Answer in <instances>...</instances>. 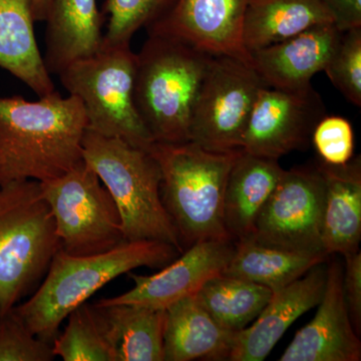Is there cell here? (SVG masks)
Returning a JSON list of instances; mask_svg holds the SVG:
<instances>
[{
  "label": "cell",
  "instance_id": "2",
  "mask_svg": "<svg viewBox=\"0 0 361 361\" xmlns=\"http://www.w3.org/2000/svg\"><path fill=\"white\" fill-rule=\"evenodd\" d=\"M180 252L155 240L125 241L96 255L73 256L59 249L37 290L13 308L42 341L52 344L59 327L78 306L121 275L137 268H163Z\"/></svg>",
  "mask_w": 361,
  "mask_h": 361
},
{
  "label": "cell",
  "instance_id": "20",
  "mask_svg": "<svg viewBox=\"0 0 361 361\" xmlns=\"http://www.w3.org/2000/svg\"><path fill=\"white\" fill-rule=\"evenodd\" d=\"M45 66L58 75L102 49V16L97 0H51L47 13Z\"/></svg>",
  "mask_w": 361,
  "mask_h": 361
},
{
  "label": "cell",
  "instance_id": "10",
  "mask_svg": "<svg viewBox=\"0 0 361 361\" xmlns=\"http://www.w3.org/2000/svg\"><path fill=\"white\" fill-rule=\"evenodd\" d=\"M323 209L324 183L317 166L284 171L250 238L281 250L326 254L322 241Z\"/></svg>",
  "mask_w": 361,
  "mask_h": 361
},
{
  "label": "cell",
  "instance_id": "22",
  "mask_svg": "<svg viewBox=\"0 0 361 361\" xmlns=\"http://www.w3.org/2000/svg\"><path fill=\"white\" fill-rule=\"evenodd\" d=\"M114 361H164L166 311L135 304H94Z\"/></svg>",
  "mask_w": 361,
  "mask_h": 361
},
{
  "label": "cell",
  "instance_id": "32",
  "mask_svg": "<svg viewBox=\"0 0 361 361\" xmlns=\"http://www.w3.org/2000/svg\"><path fill=\"white\" fill-rule=\"evenodd\" d=\"M341 32L361 27V0H322Z\"/></svg>",
  "mask_w": 361,
  "mask_h": 361
},
{
  "label": "cell",
  "instance_id": "4",
  "mask_svg": "<svg viewBox=\"0 0 361 361\" xmlns=\"http://www.w3.org/2000/svg\"><path fill=\"white\" fill-rule=\"evenodd\" d=\"M241 151L218 153L193 142L152 146L161 172V200L183 248L204 240L231 239L223 216L225 188Z\"/></svg>",
  "mask_w": 361,
  "mask_h": 361
},
{
  "label": "cell",
  "instance_id": "25",
  "mask_svg": "<svg viewBox=\"0 0 361 361\" xmlns=\"http://www.w3.org/2000/svg\"><path fill=\"white\" fill-rule=\"evenodd\" d=\"M195 295L218 324L238 332L258 317L273 292L262 285L220 274L208 280Z\"/></svg>",
  "mask_w": 361,
  "mask_h": 361
},
{
  "label": "cell",
  "instance_id": "18",
  "mask_svg": "<svg viewBox=\"0 0 361 361\" xmlns=\"http://www.w3.org/2000/svg\"><path fill=\"white\" fill-rule=\"evenodd\" d=\"M284 171L278 160L240 152L225 188L223 216L230 238H250L259 215Z\"/></svg>",
  "mask_w": 361,
  "mask_h": 361
},
{
  "label": "cell",
  "instance_id": "7",
  "mask_svg": "<svg viewBox=\"0 0 361 361\" xmlns=\"http://www.w3.org/2000/svg\"><path fill=\"white\" fill-rule=\"evenodd\" d=\"M135 63L137 54L130 44H104L96 54L71 63L59 77L68 94L84 106L87 130L149 151L155 141L135 106Z\"/></svg>",
  "mask_w": 361,
  "mask_h": 361
},
{
  "label": "cell",
  "instance_id": "23",
  "mask_svg": "<svg viewBox=\"0 0 361 361\" xmlns=\"http://www.w3.org/2000/svg\"><path fill=\"white\" fill-rule=\"evenodd\" d=\"M334 23L322 0H249L243 42L252 52L278 44L313 26Z\"/></svg>",
  "mask_w": 361,
  "mask_h": 361
},
{
  "label": "cell",
  "instance_id": "6",
  "mask_svg": "<svg viewBox=\"0 0 361 361\" xmlns=\"http://www.w3.org/2000/svg\"><path fill=\"white\" fill-rule=\"evenodd\" d=\"M59 249L40 182L18 180L0 187V317L37 290Z\"/></svg>",
  "mask_w": 361,
  "mask_h": 361
},
{
  "label": "cell",
  "instance_id": "11",
  "mask_svg": "<svg viewBox=\"0 0 361 361\" xmlns=\"http://www.w3.org/2000/svg\"><path fill=\"white\" fill-rule=\"evenodd\" d=\"M325 114L322 97L312 87L300 92L264 87L252 109L241 149L279 160L306 146Z\"/></svg>",
  "mask_w": 361,
  "mask_h": 361
},
{
  "label": "cell",
  "instance_id": "31",
  "mask_svg": "<svg viewBox=\"0 0 361 361\" xmlns=\"http://www.w3.org/2000/svg\"><path fill=\"white\" fill-rule=\"evenodd\" d=\"M343 291L351 323L356 334L361 331V253L360 251L344 255Z\"/></svg>",
  "mask_w": 361,
  "mask_h": 361
},
{
  "label": "cell",
  "instance_id": "33",
  "mask_svg": "<svg viewBox=\"0 0 361 361\" xmlns=\"http://www.w3.org/2000/svg\"><path fill=\"white\" fill-rule=\"evenodd\" d=\"M51 0H32L35 21L47 20Z\"/></svg>",
  "mask_w": 361,
  "mask_h": 361
},
{
  "label": "cell",
  "instance_id": "29",
  "mask_svg": "<svg viewBox=\"0 0 361 361\" xmlns=\"http://www.w3.org/2000/svg\"><path fill=\"white\" fill-rule=\"evenodd\" d=\"M54 358L52 344L33 334L13 310L0 317V361H51Z\"/></svg>",
  "mask_w": 361,
  "mask_h": 361
},
{
  "label": "cell",
  "instance_id": "15",
  "mask_svg": "<svg viewBox=\"0 0 361 361\" xmlns=\"http://www.w3.org/2000/svg\"><path fill=\"white\" fill-rule=\"evenodd\" d=\"M314 266L303 276L273 292L269 302L253 324L235 334L229 360H264L292 323L320 302L326 284L327 267Z\"/></svg>",
  "mask_w": 361,
  "mask_h": 361
},
{
  "label": "cell",
  "instance_id": "12",
  "mask_svg": "<svg viewBox=\"0 0 361 361\" xmlns=\"http://www.w3.org/2000/svg\"><path fill=\"white\" fill-rule=\"evenodd\" d=\"M249 0H175L149 27L148 33L169 35L213 56H230L252 65L243 42Z\"/></svg>",
  "mask_w": 361,
  "mask_h": 361
},
{
  "label": "cell",
  "instance_id": "19",
  "mask_svg": "<svg viewBox=\"0 0 361 361\" xmlns=\"http://www.w3.org/2000/svg\"><path fill=\"white\" fill-rule=\"evenodd\" d=\"M164 361L229 360L236 332L221 326L196 295L165 310Z\"/></svg>",
  "mask_w": 361,
  "mask_h": 361
},
{
  "label": "cell",
  "instance_id": "21",
  "mask_svg": "<svg viewBox=\"0 0 361 361\" xmlns=\"http://www.w3.org/2000/svg\"><path fill=\"white\" fill-rule=\"evenodd\" d=\"M32 0H0V68L39 97L56 90L37 44Z\"/></svg>",
  "mask_w": 361,
  "mask_h": 361
},
{
  "label": "cell",
  "instance_id": "16",
  "mask_svg": "<svg viewBox=\"0 0 361 361\" xmlns=\"http://www.w3.org/2000/svg\"><path fill=\"white\" fill-rule=\"evenodd\" d=\"M342 33L334 23L313 26L295 37L250 52L252 66L274 89L307 90L316 73L324 71Z\"/></svg>",
  "mask_w": 361,
  "mask_h": 361
},
{
  "label": "cell",
  "instance_id": "26",
  "mask_svg": "<svg viewBox=\"0 0 361 361\" xmlns=\"http://www.w3.org/2000/svg\"><path fill=\"white\" fill-rule=\"evenodd\" d=\"M66 319L63 334L52 342L56 357L63 361H114L94 304L82 303Z\"/></svg>",
  "mask_w": 361,
  "mask_h": 361
},
{
  "label": "cell",
  "instance_id": "13",
  "mask_svg": "<svg viewBox=\"0 0 361 361\" xmlns=\"http://www.w3.org/2000/svg\"><path fill=\"white\" fill-rule=\"evenodd\" d=\"M235 243L232 239H211L197 242L178 259H174L156 274L128 272L134 287L97 304H135L165 310L171 304L195 295L211 278L222 274L231 260Z\"/></svg>",
  "mask_w": 361,
  "mask_h": 361
},
{
  "label": "cell",
  "instance_id": "8",
  "mask_svg": "<svg viewBox=\"0 0 361 361\" xmlns=\"http://www.w3.org/2000/svg\"><path fill=\"white\" fill-rule=\"evenodd\" d=\"M40 186L66 253L96 255L126 241L115 202L84 159L66 174L40 182Z\"/></svg>",
  "mask_w": 361,
  "mask_h": 361
},
{
  "label": "cell",
  "instance_id": "9",
  "mask_svg": "<svg viewBox=\"0 0 361 361\" xmlns=\"http://www.w3.org/2000/svg\"><path fill=\"white\" fill-rule=\"evenodd\" d=\"M264 87L250 63L213 56L195 104L190 142L218 153L241 149L252 109Z\"/></svg>",
  "mask_w": 361,
  "mask_h": 361
},
{
  "label": "cell",
  "instance_id": "14",
  "mask_svg": "<svg viewBox=\"0 0 361 361\" xmlns=\"http://www.w3.org/2000/svg\"><path fill=\"white\" fill-rule=\"evenodd\" d=\"M317 312L299 329L279 361H360L361 343L344 298L343 266L332 260Z\"/></svg>",
  "mask_w": 361,
  "mask_h": 361
},
{
  "label": "cell",
  "instance_id": "24",
  "mask_svg": "<svg viewBox=\"0 0 361 361\" xmlns=\"http://www.w3.org/2000/svg\"><path fill=\"white\" fill-rule=\"evenodd\" d=\"M326 254H305L263 245L246 238L235 243L231 260L222 274L262 285L272 292L303 276L311 268L325 263Z\"/></svg>",
  "mask_w": 361,
  "mask_h": 361
},
{
  "label": "cell",
  "instance_id": "3",
  "mask_svg": "<svg viewBox=\"0 0 361 361\" xmlns=\"http://www.w3.org/2000/svg\"><path fill=\"white\" fill-rule=\"evenodd\" d=\"M212 59L183 40L149 33L137 54L134 97L155 142H190L195 104Z\"/></svg>",
  "mask_w": 361,
  "mask_h": 361
},
{
  "label": "cell",
  "instance_id": "28",
  "mask_svg": "<svg viewBox=\"0 0 361 361\" xmlns=\"http://www.w3.org/2000/svg\"><path fill=\"white\" fill-rule=\"evenodd\" d=\"M324 71L348 102L361 106V27L342 33Z\"/></svg>",
  "mask_w": 361,
  "mask_h": 361
},
{
  "label": "cell",
  "instance_id": "27",
  "mask_svg": "<svg viewBox=\"0 0 361 361\" xmlns=\"http://www.w3.org/2000/svg\"><path fill=\"white\" fill-rule=\"evenodd\" d=\"M175 0H106L104 11L109 14L104 44H130L135 33L149 27L161 18Z\"/></svg>",
  "mask_w": 361,
  "mask_h": 361
},
{
  "label": "cell",
  "instance_id": "1",
  "mask_svg": "<svg viewBox=\"0 0 361 361\" xmlns=\"http://www.w3.org/2000/svg\"><path fill=\"white\" fill-rule=\"evenodd\" d=\"M87 129L84 106L71 94L0 97V187L66 174L82 160Z\"/></svg>",
  "mask_w": 361,
  "mask_h": 361
},
{
  "label": "cell",
  "instance_id": "30",
  "mask_svg": "<svg viewBox=\"0 0 361 361\" xmlns=\"http://www.w3.org/2000/svg\"><path fill=\"white\" fill-rule=\"evenodd\" d=\"M313 145L323 163L345 165L353 159L355 135L351 123L338 116H325L313 130Z\"/></svg>",
  "mask_w": 361,
  "mask_h": 361
},
{
  "label": "cell",
  "instance_id": "17",
  "mask_svg": "<svg viewBox=\"0 0 361 361\" xmlns=\"http://www.w3.org/2000/svg\"><path fill=\"white\" fill-rule=\"evenodd\" d=\"M318 170L324 183L323 248L327 255L358 251L361 239V161L345 165L320 161Z\"/></svg>",
  "mask_w": 361,
  "mask_h": 361
},
{
  "label": "cell",
  "instance_id": "5",
  "mask_svg": "<svg viewBox=\"0 0 361 361\" xmlns=\"http://www.w3.org/2000/svg\"><path fill=\"white\" fill-rule=\"evenodd\" d=\"M82 159L115 202L126 241L155 240L183 253L179 234L161 200L160 166L151 152L87 130Z\"/></svg>",
  "mask_w": 361,
  "mask_h": 361
}]
</instances>
